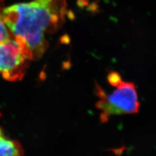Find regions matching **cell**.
Here are the masks:
<instances>
[{"label":"cell","instance_id":"obj_1","mask_svg":"<svg viewBox=\"0 0 156 156\" xmlns=\"http://www.w3.org/2000/svg\"><path fill=\"white\" fill-rule=\"evenodd\" d=\"M66 12L65 0H33L5 8L3 18L12 35L22 40L33 60H38L48 48L46 35L61 27Z\"/></svg>","mask_w":156,"mask_h":156},{"label":"cell","instance_id":"obj_2","mask_svg":"<svg viewBox=\"0 0 156 156\" xmlns=\"http://www.w3.org/2000/svg\"><path fill=\"white\" fill-rule=\"evenodd\" d=\"M110 94H107L99 85H96L95 93L98 100L96 108L100 111L101 123H106L111 116L137 113L140 102L135 85L122 81Z\"/></svg>","mask_w":156,"mask_h":156},{"label":"cell","instance_id":"obj_3","mask_svg":"<svg viewBox=\"0 0 156 156\" xmlns=\"http://www.w3.org/2000/svg\"><path fill=\"white\" fill-rule=\"evenodd\" d=\"M32 60L28 48L22 39L12 36L0 41V75L4 79L20 80Z\"/></svg>","mask_w":156,"mask_h":156},{"label":"cell","instance_id":"obj_4","mask_svg":"<svg viewBox=\"0 0 156 156\" xmlns=\"http://www.w3.org/2000/svg\"><path fill=\"white\" fill-rule=\"evenodd\" d=\"M0 156H24V149L19 142L8 137L1 127Z\"/></svg>","mask_w":156,"mask_h":156},{"label":"cell","instance_id":"obj_5","mask_svg":"<svg viewBox=\"0 0 156 156\" xmlns=\"http://www.w3.org/2000/svg\"><path fill=\"white\" fill-rule=\"evenodd\" d=\"M4 1L0 0V41L8 39L12 36L4 20Z\"/></svg>","mask_w":156,"mask_h":156},{"label":"cell","instance_id":"obj_6","mask_svg":"<svg viewBox=\"0 0 156 156\" xmlns=\"http://www.w3.org/2000/svg\"><path fill=\"white\" fill-rule=\"evenodd\" d=\"M108 80L109 84L115 87L122 81L121 75L116 71H112L108 75Z\"/></svg>","mask_w":156,"mask_h":156}]
</instances>
